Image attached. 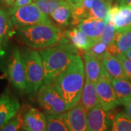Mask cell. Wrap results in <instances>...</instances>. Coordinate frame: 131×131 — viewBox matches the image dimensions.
I'll return each instance as SVG.
<instances>
[{
  "instance_id": "cell-33",
  "label": "cell",
  "mask_w": 131,
  "mask_h": 131,
  "mask_svg": "<svg viewBox=\"0 0 131 131\" xmlns=\"http://www.w3.org/2000/svg\"><path fill=\"white\" fill-rule=\"evenodd\" d=\"M119 6L131 7V0H119Z\"/></svg>"
},
{
  "instance_id": "cell-7",
  "label": "cell",
  "mask_w": 131,
  "mask_h": 131,
  "mask_svg": "<svg viewBox=\"0 0 131 131\" xmlns=\"http://www.w3.org/2000/svg\"><path fill=\"white\" fill-rule=\"evenodd\" d=\"M9 14L14 27L17 29L40 24L52 23L47 15L39 9L35 2L21 7H12Z\"/></svg>"
},
{
  "instance_id": "cell-2",
  "label": "cell",
  "mask_w": 131,
  "mask_h": 131,
  "mask_svg": "<svg viewBox=\"0 0 131 131\" xmlns=\"http://www.w3.org/2000/svg\"><path fill=\"white\" fill-rule=\"evenodd\" d=\"M39 52L44 66L43 84L54 82L78 54L77 49L63 37L57 46L42 49Z\"/></svg>"
},
{
  "instance_id": "cell-40",
  "label": "cell",
  "mask_w": 131,
  "mask_h": 131,
  "mask_svg": "<svg viewBox=\"0 0 131 131\" xmlns=\"http://www.w3.org/2000/svg\"><path fill=\"white\" fill-rule=\"evenodd\" d=\"M2 77H0V79H2Z\"/></svg>"
},
{
  "instance_id": "cell-13",
  "label": "cell",
  "mask_w": 131,
  "mask_h": 131,
  "mask_svg": "<svg viewBox=\"0 0 131 131\" xmlns=\"http://www.w3.org/2000/svg\"><path fill=\"white\" fill-rule=\"evenodd\" d=\"M20 109L18 99L8 91L0 96V130L15 117Z\"/></svg>"
},
{
  "instance_id": "cell-32",
  "label": "cell",
  "mask_w": 131,
  "mask_h": 131,
  "mask_svg": "<svg viewBox=\"0 0 131 131\" xmlns=\"http://www.w3.org/2000/svg\"><path fill=\"white\" fill-rule=\"evenodd\" d=\"M125 113L131 119V97L129 99V101L127 102L126 104L125 105Z\"/></svg>"
},
{
  "instance_id": "cell-20",
  "label": "cell",
  "mask_w": 131,
  "mask_h": 131,
  "mask_svg": "<svg viewBox=\"0 0 131 131\" xmlns=\"http://www.w3.org/2000/svg\"><path fill=\"white\" fill-rule=\"evenodd\" d=\"M14 26L9 14V12L0 9V46L3 49L7 45L9 39L13 34Z\"/></svg>"
},
{
  "instance_id": "cell-11",
  "label": "cell",
  "mask_w": 131,
  "mask_h": 131,
  "mask_svg": "<svg viewBox=\"0 0 131 131\" xmlns=\"http://www.w3.org/2000/svg\"><path fill=\"white\" fill-rule=\"evenodd\" d=\"M88 131H109L112 127L113 119L109 112L105 110L99 103L88 112Z\"/></svg>"
},
{
  "instance_id": "cell-15",
  "label": "cell",
  "mask_w": 131,
  "mask_h": 131,
  "mask_svg": "<svg viewBox=\"0 0 131 131\" xmlns=\"http://www.w3.org/2000/svg\"><path fill=\"white\" fill-rule=\"evenodd\" d=\"M107 23L106 20L89 18L82 20L77 26L80 31L93 41L96 42L101 37Z\"/></svg>"
},
{
  "instance_id": "cell-27",
  "label": "cell",
  "mask_w": 131,
  "mask_h": 131,
  "mask_svg": "<svg viewBox=\"0 0 131 131\" xmlns=\"http://www.w3.org/2000/svg\"><path fill=\"white\" fill-rule=\"evenodd\" d=\"M116 32H117V29L114 26V25L110 22H108L101 37L98 40L106 44L108 47H111L115 45Z\"/></svg>"
},
{
  "instance_id": "cell-3",
  "label": "cell",
  "mask_w": 131,
  "mask_h": 131,
  "mask_svg": "<svg viewBox=\"0 0 131 131\" xmlns=\"http://www.w3.org/2000/svg\"><path fill=\"white\" fill-rule=\"evenodd\" d=\"M15 34L20 42L34 50L53 47L59 43L63 36L61 29L52 23L20 28Z\"/></svg>"
},
{
  "instance_id": "cell-35",
  "label": "cell",
  "mask_w": 131,
  "mask_h": 131,
  "mask_svg": "<svg viewBox=\"0 0 131 131\" xmlns=\"http://www.w3.org/2000/svg\"><path fill=\"white\" fill-rule=\"evenodd\" d=\"M82 1H83V0H69V2L71 3L72 6L76 5V4H77V3H79V2H82Z\"/></svg>"
},
{
  "instance_id": "cell-12",
  "label": "cell",
  "mask_w": 131,
  "mask_h": 131,
  "mask_svg": "<svg viewBox=\"0 0 131 131\" xmlns=\"http://www.w3.org/2000/svg\"><path fill=\"white\" fill-rule=\"evenodd\" d=\"M70 131H88V112L80 102L63 113Z\"/></svg>"
},
{
  "instance_id": "cell-38",
  "label": "cell",
  "mask_w": 131,
  "mask_h": 131,
  "mask_svg": "<svg viewBox=\"0 0 131 131\" xmlns=\"http://www.w3.org/2000/svg\"><path fill=\"white\" fill-rule=\"evenodd\" d=\"M104 1L107 2L108 3H109V4H111V5H112L113 2H115L116 0H104Z\"/></svg>"
},
{
  "instance_id": "cell-29",
  "label": "cell",
  "mask_w": 131,
  "mask_h": 131,
  "mask_svg": "<svg viewBox=\"0 0 131 131\" xmlns=\"http://www.w3.org/2000/svg\"><path fill=\"white\" fill-rule=\"evenodd\" d=\"M116 56L121 62L127 79L131 82V61L122 53H117Z\"/></svg>"
},
{
  "instance_id": "cell-6",
  "label": "cell",
  "mask_w": 131,
  "mask_h": 131,
  "mask_svg": "<svg viewBox=\"0 0 131 131\" xmlns=\"http://www.w3.org/2000/svg\"><path fill=\"white\" fill-rule=\"evenodd\" d=\"M37 95L38 103L46 114H61L68 111L65 100L54 82L42 84Z\"/></svg>"
},
{
  "instance_id": "cell-28",
  "label": "cell",
  "mask_w": 131,
  "mask_h": 131,
  "mask_svg": "<svg viewBox=\"0 0 131 131\" xmlns=\"http://www.w3.org/2000/svg\"><path fill=\"white\" fill-rule=\"evenodd\" d=\"M107 45L106 44H104L103 42L98 40V41L94 42L92 47H90L88 50L85 51L84 52L88 53L92 56L99 59L100 61H102L103 56L107 52Z\"/></svg>"
},
{
  "instance_id": "cell-19",
  "label": "cell",
  "mask_w": 131,
  "mask_h": 131,
  "mask_svg": "<svg viewBox=\"0 0 131 131\" xmlns=\"http://www.w3.org/2000/svg\"><path fill=\"white\" fill-rule=\"evenodd\" d=\"M81 103L86 109L87 112H88L100 103L95 84L86 79L81 96Z\"/></svg>"
},
{
  "instance_id": "cell-5",
  "label": "cell",
  "mask_w": 131,
  "mask_h": 131,
  "mask_svg": "<svg viewBox=\"0 0 131 131\" xmlns=\"http://www.w3.org/2000/svg\"><path fill=\"white\" fill-rule=\"evenodd\" d=\"M111 4L104 0H83L72 6L71 24L77 26L82 20L89 18L107 20Z\"/></svg>"
},
{
  "instance_id": "cell-8",
  "label": "cell",
  "mask_w": 131,
  "mask_h": 131,
  "mask_svg": "<svg viewBox=\"0 0 131 131\" xmlns=\"http://www.w3.org/2000/svg\"><path fill=\"white\" fill-rule=\"evenodd\" d=\"M20 129L24 131H46L47 120L46 114L37 108L23 106L17 114Z\"/></svg>"
},
{
  "instance_id": "cell-10",
  "label": "cell",
  "mask_w": 131,
  "mask_h": 131,
  "mask_svg": "<svg viewBox=\"0 0 131 131\" xmlns=\"http://www.w3.org/2000/svg\"><path fill=\"white\" fill-rule=\"evenodd\" d=\"M7 74L11 83L20 91L26 93L27 85L26 79V72L21 53L18 49H15L7 67Z\"/></svg>"
},
{
  "instance_id": "cell-21",
  "label": "cell",
  "mask_w": 131,
  "mask_h": 131,
  "mask_svg": "<svg viewBox=\"0 0 131 131\" xmlns=\"http://www.w3.org/2000/svg\"><path fill=\"white\" fill-rule=\"evenodd\" d=\"M113 89L121 105L125 106L131 97V82L127 79H112L110 77Z\"/></svg>"
},
{
  "instance_id": "cell-16",
  "label": "cell",
  "mask_w": 131,
  "mask_h": 131,
  "mask_svg": "<svg viewBox=\"0 0 131 131\" xmlns=\"http://www.w3.org/2000/svg\"><path fill=\"white\" fill-rule=\"evenodd\" d=\"M104 69L112 79H127L123 66L116 56L106 52L101 61ZM128 80V79H127Z\"/></svg>"
},
{
  "instance_id": "cell-1",
  "label": "cell",
  "mask_w": 131,
  "mask_h": 131,
  "mask_svg": "<svg viewBox=\"0 0 131 131\" xmlns=\"http://www.w3.org/2000/svg\"><path fill=\"white\" fill-rule=\"evenodd\" d=\"M84 79V62L77 54L54 82L56 88L65 100L68 110L74 106L81 100Z\"/></svg>"
},
{
  "instance_id": "cell-36",
  "label": "cell",
  "mask_w": 131,
  "mask_h": 131,
  "mask_svg": "<svg viewBox=\"0 0 131 131\" xmlns=\"http://www.w3.org/2000/svg\"><path fill=\"white\" fill-rule=\"evenodd\" d=\"M125 55V56H126L128 59H130V60L131 61V49H130L127 52Z\"/></svg>"
},
{
  "instance_id": "cell-25",
  "label": "cell",
  "mask_w": 131,
  "mask_h": 131,
  "mask_svg": "<svg viewBox=\"0 0 131 131\" xmlns=\"http://www.w3.org/2000/svg\"><path fill=\"white\" fill-rule=\"evenodd\" d=\"M69 2V0H36L35 4L42 13L47 16L61 6Z\"/></svg>"
},
{
  "instance_id": "cell-4",
  "label": "cell",
  "mask_w": 131,
  "mask_h": 131,
  "mask_svg": "<svg viewBox=\"0 0 131 131\" xmlns=\"http://www.w3.org/2000/svg\"><path fill=\"white\" fill-rule=\"evenodd\" d=\"M20 53L26 72V93L32 99L37 95L44 81L45 72L42 57L39 51L34 49H26Z\"/></svg>"
},
{
  "instance_id": "cell-23",
  "label": "cell",
  "mask_w": 131,
  "mask_h": 131,
  "mask_svg": "<svg viewBox=\"0 0 131 131\" xmlns=\"http://www.w3.org/2000/svg\"><path fill=\"white\" fill-rule=\"evenodd\" d=\"M115 45L119 53L125 54L131 49V27L122 31H117Z\"/></svg>"
},
{
  "instance_id": "cell-30",
  "label": "cell",
  "mask_w": 131,
  "mask_h": 131,
  "mask_svg": "<svg viewBox=\"0 0 131 131\" xmlns=\"http://www.w3.org/2000/svg\"><path fill=\"white\" fill-rule=\"evenodd\" d=\"M20 129V124L18 116L16 115L7 122L0 131H18Z\"/></svg>"
},
{
  "instance_id": "cell-9",
  "label": "cell",
  "mask_w": 131,
  "mask_h": 131,
  "mask_svg": "<svg viewBox=\"0 0 131 131\" xmlns=\"http://www.w3.org/2000/svg\"><path fill=\"white\" fill-rule=\"evenodd\" d=\"M95 86L100 104L105 110L109 112L120 104L113 89L110 77L104 69L103 65Z\"/></svg>"
},
{
  "instance_id": "cell-26",
  "label": "cell",
  "mask_w": 131,
  "mask_h": 131,
  "mask_svg": "<svg viewBox=\"0 0 131 131\" xmlns=\"http://www.w3.org/2000/svg\"><path fill=\"white\" fill-rule=\"evenodd\" d=\"M111 131H131V119L125 113L119 112L115 114Z\"/></svg>"
},
{
  "instance_id": "cell-31",
  "label": "cell",
  "mask_w": 131,
  "mask_h": 131,
  "mask_svg": "<svg viewBox=\"0 0 131 131\" xmlns=\"http://www.w3.org/2000/svg\"><path fill=\"white\" fill-rule=\"evenodd\" d=\"M32 3V0H15L13 7H21Z\"/></svg>"
},
{
  "instance_id": "cell-22",
  "label": "cell",
  "mask_w": 131,
  "mask_h": 131,
  "mask_svg": "<svg viewBox=\"0 0 131 131\" xmlns=\"http://www.w3.org/2000/svg\"><path fill=\"white\" fill-rule=\"evenodd\" d=\"M51 18L58 25L66 26L71 23L72 20V5L68 3L61 6L50 15Z\"/></svg>"
},
{
  "instance_id": "cell-24",
  "label": "cell",
  "mask_w": 131,
  "mask_h": 131,
  "mask_svg": "<svg viewBox=\"0 0 131 131\" xmlns=\"http://www.w3.org/2000/svg\"><path fill=\"white\" fill-rule=\"evenodd\" d=\"M46 115L47 120L46 131H70L66 122L63 114Z\"/></svg>"
},
{
  "instance_id": "cell-39",
  "label": "cell",
  "mask_w": 131,
  "mask_h": 131,
  "mask_svg": "<svg viewBox=\"0 0 131 131\" xmlns=\"http://www.w3.org/2000/svg\"><path fill=\"white\" fill-rule=\"evenodd\" d=\"M18 131H24V130H21V129H20V130H19Z\"/></svg>"
},
{
  "instance_id": "cell-17",
  "label": "cell",
  "mask_w": 131,
  "mask_h": 131,
  "mask_svg": "<svg viewBox=\"0 0 131 131\" xmlns=\"http://www.w3.org/2000/svg\"><path fill=\"white\" fill-rule=\"evenodd\" d=\"M62 37L72 45L78 50L84 52L88 50L94 44V41L90 39L78 28H74L63 32Z\"/></svg>"
},
{
  "instance_id": "cell-14",
  "label": "cell",
  "mask_w": 131,
  "mask_h": 131,
  "mask_svg": "<svg viewBox=\"0 0 131 131\" xmlns=\"http://www.w3.org/2000/svg\"><path fill=\"white\" fill-rule=\"evenodd\" d=\"M108 22L114 25L117 31L131 27V7L114 5L111 7L107 17Z\"/></svg>"
},
{
  "instance_id": "cell-37",
  "label": "cell",
  "mask_w": 131,
  "mask_h": 131,
  "mask_svg": "<svg viewBox=\"0 0 131 131\" xmlns=\"http://www.w3.org/2000/svg\"><path fill=\"white\" fill-rule=\"evenodd\" d=\"M4 53H5V51H4V50L2 48V47L0 46V56H3L4 55Z\"/></svg>"
},
{
  "instance_id": "cell-34",
  "label": "cell",
  "mask_w": 131,
  "mask_h": 131,
  "mask_svg": "<svg viewBox=\"0 0 131 131\" xmlns=\"http://www.w3.org/2000/svg\"><path fill=\"white\" fill-rule=\"evenodd\" d=\"M5 2V4L8 6H10V7H13L15 4V0H4Z\"/></svg>"
},
{
  "instance_id": "cell-18",
  "label": "cell",
  "mask_w": 131,
  "mask_h": 131,
  "mask_svg": "<svg viewBox=\"0 0 131 131\" xmlns=\"http://www.w3.org/2000/svg\"><path fill=\"white\" fill-rule=\"evenodd\" d=\"M83 58H84L85 79L89 80L90 82L96 84L101 71V68H102L101 61L86 52L84 53Z\"/></svg>"
}]
</instances>
